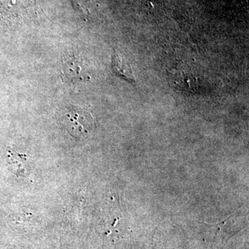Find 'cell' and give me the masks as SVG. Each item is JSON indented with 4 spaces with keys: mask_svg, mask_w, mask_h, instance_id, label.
Instances as JSON below:
<instances>
[{
    "mask_svg": "<svg viewBox=\"0 0 249 249\" xmlns=\"http://www.w3.org/2000/svg\"><path fill=\"white\" fill-rule=\"evenodd\" d=\"M66 116L71 124V132H73L75 137H80L89 132L93 121H90L91 116L89 113L79 109H73Z\"/></svg>",
    "mask_w": 249,
    "mask_h": 249,
    "instance_id": "1",
    "label": "cell"
},
{
    "mask_svg": "<svg viewBox=\"0 0 249 249\" xmlns=\"http://www.w3.org/2000/svg\"><path fill=\"white\" fill-rule=\"evenodd\" d=\"M82 65L83 64L80 58L75 56L67 58L66 61L64 62V75L73 83L87 81L89 79V76L83 71Z\"/></svg>",
    "mask_w": 249,
    "mask_h": 249,
    "instance_id": "2",
    "label": "cell"
},
{
    "mask_svg": "<svg viewBox=\"0 0 249 249\" xmlns=\"http://www.w3.org/2000/svg\"><path fill=\"white\" fill-rule=\"evenodd\" d=\"M111 68L118 76L132 84L135 83L132 67L128 61L119 52H115L113 55Z\"/></svg>",
    "mask_w": 249,
    "mask_h": 249,
    "instance_id": "3",
    "label": "cell"
},
{
    "mask_svg": "<svg viewBox=\"0 0 249 249\" xmlns=\"http://www.w3.org/2000/svg\"><path fill=\"white\" fill-rule=\"evenodd\" d=\"M10 158V168L12 173L18 178H24L28 177L31 171L29 157L24 154H11Z\"/></svg>",
    "mask_w": 249,
    "mask_h": 249,
    "instance_id": "4",
    "label": "cell"
}]
</instances>
